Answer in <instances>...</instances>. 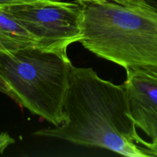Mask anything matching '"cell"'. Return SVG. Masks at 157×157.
I'll return each mask as SVG.
<instances>
[{
    "label": "cell",
    "mask_w": 157,
    "mask_h": 157,
    "mask_svg": "<svg viewBox=\"0 0 157 157\" xmlns=\"http://www.w3.org/2000/svg\"><path fill=\"white\" fill-rule=\"evenodd\" d=\"M83 47L126 70L157 67V16L140 6L78 1Z\"/></svg>",
    "instance_id": "obj_2"
},
{
    "label": "cell",
    "mask_w": 157,
    "mask_h": 157,
    "mask_svg": "<svg viewBox=\"0 0 157 157\" xmlns=\"http://www.w3.org/2000/svg\"><path fill=\"white\" fill-rule=\"evenodd\" d=\"M72 63L35 47L0 52V93L55 127L64 121Z\"/></svg>",
    "instance_id": "obj_3"
},
{
    "label": "cell",
    "mask_w": 157,
    "mask_h": 157,
    "mask_svg": "<svg viewBox=\"0 0 157 157\" xmlns=\"http://www.w3.org/2000/svg\"><path fill=\"white\" fill-rule=\"evenodd\" d=\"M126 71L124 82L130 116L135 127L157 141V67Z\"/></svg>",
    "instance_id": "obj_5"
},
{
    "label": "cell",
    "mask_w": 157,
    "mask_h": 157,
    "mask_svg": "<svg viewBox=\"0 0 157 157\" xmlns=\"http://www.w3.org/2000/svg\"><path fill=\"white\" fill-rule=\"evenodd\" d=\"M63 111L62 124L33 135L100 147L125 156H147L144 147L148 142L137 133L124 84L103 80L90 67L72 65Z\"/></svg>",
    "instance_id": "obj_1"
},
{
    "label": "cell",
    "mask_w": 157,
    "mask_h": 157,
    "mask_svg": "<svg viewBox=\"0 0 157 157\" xmlns=\"http://www.w3.org/2000/svg\"><path fill=\"white\" fill-rule=\"evenodd\" d=\"M147 156H157V141L148 142L147 145L144 147Z\"/></svg>",
    "instance_id": "obj_10"
},
{
    "label": "cell",
    "mask_w": 157,
    "mask_h": 157,
    "mask_svg": "<svg viewBox=\"0 0 157 157\" xmlns=\"http://www.w3.org/2000/svg\"><path fill=\"white\" fill-rule=\"evenodd\" d=\"M32 47H35V38L6 8H0V52Z\"/></svg>",
    "instance_id": "obj_6"
},
{
    "label": "cell",
    "mask_w": 157,
    "mask_h": 157,
    "mask_svg": "<svg viewBox=\"0 0 157 157\" xmlns=\"http://www.w3.org/2000/svg\"><path fill=\"white\" fill-rule=\"evenodd\" d=\"M109 1L128 6H136L138 3V0H109Z\"/></svg>",
    "instance_id": "obj_11"
},
{
    "label": "cell",
    "mask_w": 157,
    "mask_h": 157,
    "mask_svg": "<svg viewBox=\"0 0 157 157\" xmlns=\"http://www.w3.org/2000/svg\"><path fill=\"white\" fill-rule=\"evenodd\" d=\"M42 1H46V0H0V8L31 4V3L38 2Z\"/></svg>",
    "instance_id": "obj_7"
},
{
    "label": "cell",
    "mask_w": 157,
    "mask_h": 157,
    "mask_svg": "<svg viewBox=\"0 0 157 157\" xmlns=\"http://www.w3.org/2000/svg\"><path fill=\"white\" fill-rule=\"evenodd\" d=\"M14 142V140L7 133H2L0 134V154L3 153L5 150Z\"/></svg>",
    "instance_id": "obj_8"
},
{
    "label": "cell",
    "mask_w": 157,
    "mask_h": 157,
    "mask_svg": "<svg viewBox=\"0 0 157 157\" xmlns=\"http://www.w3.org/2000/svg\"><path fill=\"white\" fill-rule=\"evenodd\" d=\"M4 8L32 35L40 50L68 57V47L83 39V10L78 1L46 0Z\"/></svg>",
    "instance_id": "obj_4"
},
{
    "label": "cell",
    "mask_w": 157,
    "mask_h": 157,
    "mask_svg": "<svg viewBox=\"0 0 157 157\" xmlns=\"http://www.w3.org/2000/svg\"><path fill=\"white\" fill-rule=\"evenodd\" d=\"M77 1H88V2L94 1V2H101V1H105V0H77Z\"/></svg>",
    "instance_id": "obj_12"
},
{
    "label": "cell",
    "mask_w": 157,
    "mask_h": 157,
    "mask_svg": "<svg viewBox=\"0 0 157 157\" xmlns=\"http://www.w3.org/2000/svg\"><path fill=\"white\" fill-rule=\"evenodd\" d=\"M137 6L149 9L157 16V0H138Z\"/></svg>",
    "instance_id": "obj_9"
}]
</instances>
